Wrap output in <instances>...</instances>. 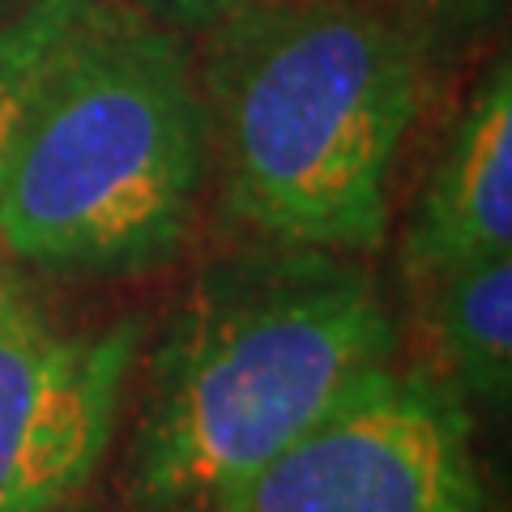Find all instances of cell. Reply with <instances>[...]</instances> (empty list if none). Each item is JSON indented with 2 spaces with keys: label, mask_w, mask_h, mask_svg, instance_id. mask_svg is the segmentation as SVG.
Listing matches in <instances>:
<instances>
[{
  "label": "cell",
  "mask_w": 512,
  "mask_h": 512,
  "mask_svg": "<svg viewBox=\"0 0 512 512\" xmlns=\"http://www.w3.org/2000/svg\"><path fill=\"white\" fill-rule=\"evenodd\" d=\"M397 350L359 256L265 239L218 256L146 359L120 466L128 512H222Z\"/></svg>",
  "instance_id": "cell-1"
},
{
  "label": "cell",
  "mask_w": 512,
  "mask_h": 512,
  "mask_svg": "<svg viewBox=\"0 0 512 512\" xmlns=\"http://www.w3.org/2000/svg\"><path fill=\"white\" fill-rule=\"evenodd\" d=\"M218 197L252 239L376 252L427 60L389 0H252L197 64Z\"/></svg>",
  "instance_id": "cell-2"
},
{
  "label": "cell",
  "mask_w": 512,
  "mask_h": 512,
  "mask_svg": "<svg viewBox=\"0 0 512 512\" xmlns=\"http://www.w3.org/2000/svg\"><path fill=\"white\" fill-rule=\"evenodd\" d=\"M210 180V120L184 30L86 0L52 43L0 167V252L56 274L171 261Z\"/></svg>",
  "instance_id": "cell-3"
},
{
  "label": "cell",
  "mask_w": 512,
  "mask_h": 512,
  "mask_svg": "<svg viewBox=\"0 0 512 512\" xmlns=\"http://www.w3.org/2000/svg\"><path fill=\"white\" fill-rule=\"evenodd\" d=\"M222 512H491L474 410L423 367H380Z\"/></svg>",
  "instance_id": "cell-4"
},
{
  "label": "cell",
  "mask_w": 512,
  "mask_h": 512,
  "mask_svg": "<svg viewBox=\"0 0 512 512\" xmlns=\"http://www.w3.org/2000/svg\"><path fill=\"white\" fill-rule=\"evenodd\" d=\"M146 350V320H64L0 282V512H60L103 466Z\"/></svg>",
  "instance_id": "cell-5"
},
{
  "label": "cell",
  "mask_w": 512,
  "mask_h": 512,
  "mask_svg": "<svg viewBox=\"0 0 512 512\" xmlns=\"http://www.w3.org/2000/svg\"><path fill=\"white\" fill-rule=\"evenodd\" d=\"M491 252H512V73L478 77L402 235L410 286Z\"/></svg>",
  "instance_id": "cell-6"
},
{
  "label": "cell",
  "mask_w": 512,
  "mask_h": 512,
  "mask_svg": "<svg viewBox=\"0 0 512 512\" xmlns=\"http://www.w3.org/2000/svg\"><path fill=\"white\" fill-rule=\"evenodd\" d=\"M431 372L470 410L504 414L512 397V252L453 265L414 286Z\"/></svg>",
  "instance_id": "cell-7"
},
{
  "label": "cell",
  "mask_w": 512,
  "mask_h": 512,
  "mask_svg": "<svg viewBox=\"0 0 512 512\" xmlns=\"http://www.w3.org/2000/svg\"><path fill=\"white\" fill-rule=\"evenodd\" d=\"M82 5L86 0H18V9L0 26V167L47 52Z\"/></svg>",
  "instance_id": "cell-8"
},
{
  "label": "cell",
  "mask_w": 512,
  "mask_h": 512,
  "mask_svg": "<svg viewBox=\"0 0 512 512\" xmlns=\"http://www.w3.org/2000/svg\"><path fill=\"white\" fill-rule=\"evenodd\" d=\"M393 9L431 69V64L466 56L500 22L504 0H393Z\"/></svg>",
  "instance_id": "cell-9"
},
{
  "label": "cell",
  "mask_w": 512,
  "mask_h": 512,
  "mask_svg": "<svg viewBox=\"0 0 512 512\" xmlns=\"http://www.w3.org/2000/svg\"><path fill=\"white\" fill-rule=\"evenodd\" d=\"M128 5L146 9L150 18L167 22L175 30H210L222 18H231V13L252 5V0H128Z\"/></svg>",
  "instance_id": "cell-10"
},
{
  "label": "cell",
  "mask_w": 512,
  "mask_h": 512,
  "mask_svg": "<svg viewBox=\"0 0 512 512\" xmlns=\"http://www.w3.org/2000/svg\"><path fill=\"white\" fill-rule=\"evenodd\" d=\"M13 9H18V0H0V26H5V18H9Z\"/></svg>",
  "instance_id": "cell-11"
}]
</instances>
